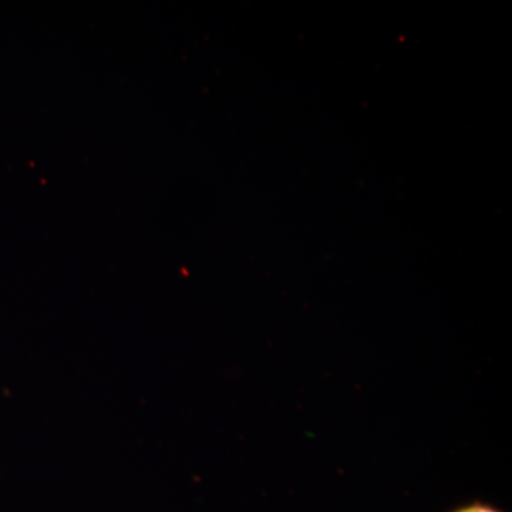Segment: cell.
<instances>
[{
	"mask_svg": "<svg viewBox=\"0 0 512 512\" xmlns=\"http://www.w3.org/2000/svg\"><path fill=\"white\" fill-rule=\"evenodd\" d=\"M446 512H507L503 510V508L498 507L493 503H488V501L483 500H474L468 501V503L456 505V507L451 508Z\"/></svg>",
	"mask_w": 512,
	"mask_h": 512,
	"instance_id": "cell-1",
	"label": "cell"
}]
</instances>
